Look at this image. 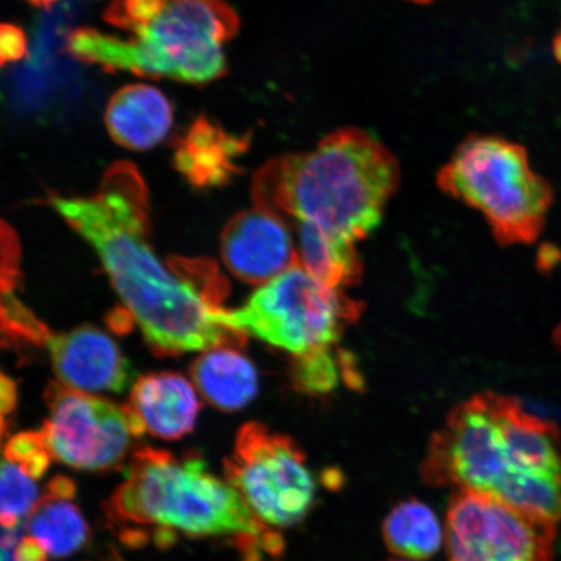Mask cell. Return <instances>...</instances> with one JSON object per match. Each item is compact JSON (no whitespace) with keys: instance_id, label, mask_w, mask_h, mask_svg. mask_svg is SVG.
I'll return each instance as SVG.
<instances>
[{"instance_id":"23","label":"cell","mask_w":561,"mask_h":561,"mask_svg":"<svg viewBox=\"0 0 561 561\" xmlns=\"http://www.w3.org/2000/svg\"><path fill=\"white\" fill-rule=\"evenodd\" d=\"M13 561H47V552L33 537L21 538L12 553Z\"/></svg>"},{"instance_id":"12","label":"cell","mask_w":561,"mask_h":561,"mask_svg":"<svg viewBox=\"0 0 561 561\" xmlns=\"http://www.w3.org/2000/svg\"><path fill=\"white\" fill-rule=\"evenodd\" d=\"M249 146V136L229 135L220 125L199 116L184 136L174 139L173 164L196 188L221 187L240 174L238 160Z\"/></svg>"},{"instance_id":"25","label":"cell","mask_w":561,"mask_h":561,"mask_svg":"<svg viewBox=\"0 0 561 561\" xmlns=\"http://www.w3.org/2000/svg\"><path fill=\"white\" fill-rule=\"evenodd\" d=\"M0 392H2V426L3 432L7 427V417H9L13 410H15L16 407V399H18V392H16V385L13 383L11 378L7 377L5 375H2V386H0Z\"/></svg>"},{"instance_id":"14","label":"cell","mask_w":561,"mask_h":561,"mask_svg":"<svg viewBox=\"0 0 561 561\" xmlns=\"http://www.w3.org/2000/svg\"><path fill=\"white\" fill-rule=\"evenodd\" d=\"M104 123L117 145L128 150H150L170 133L173 108L159 89L135 83L111 96Z\"/></svg>"},{"instance_id":"3","label":"cell","mask_w":561,"mask_h":561,"mask_svg":"<svg viewBox=\"0 0 561 561\" xmlns=\"http://www.w3.org/2000/svg\"><path fill=\"white\" fill-rule=\"evenodd\" d=\"M104 21L133 37L79 27L66 44L76 60L192 85L227 75L222 47L240 31V18L226 0H111Z\"/></svg>"},{"instance_id":"29","label":"cell","mask_w":561,"mask_h":561,"mask_svg":"<svg viewBox=\"0 0 561 561\" xmlns=\"http://www.w3.org/2000/svg\"><path fill=\"white\" fill-rule=\"evenodd\" d=\"M552 341L561 353V322L552 334Z\"/></svg>"},{"instance_id":"28","label":"cell","mask_w":561,"mask_h":561,"mask_svg":"<svg viewBox=\"0 0 561 561\" xmlns=\"http://www.w3.org/2000/svg\"><path fill=\"white\" fill-rule=\"evenodd\" d=\"M32 5L37 9L50 10L51 7L59 2V0H27Z\"/></svg>"},{"instance_id":"30","label":"cell","mask_w":561,"mask_h":561,"mask_svg":"<svg viewBox=\"0 0 561 561\" xmlns=\"http://www.w3.org/2000/svg\"><path fill=\"white\" fill-rule=\"evenodd\" d=\"M2 561H13L10 551L2 550Z\"/></svg>"},{"instance_id":"20","label":"cell","mask_w":561,"mask_h":561,"mask_svg":"<svg viewBox=\"0 0 561 561\" xmlns=\"http://www.w3.org/2000/svg\"><path fill=\"white\" fill-rule=\"evenodd\" d=\"M38 488L32 477L13 462L3 459L2 494H0V520L3 529H18L20 518L30 516L37 506Z\"/></svg>"},{"instance_id":"18","label":"cell","mask_w":561,"mask_h":561,"mask_svg":"<svg viewBox=\"0 0 561 561\" xmlns=\"http://www.w3.org/2000/svg\"><path fill=\"white\" fill-rule=\"evenodd\" d=\"M383 539L391 552L412 560L430 559L442 545V528L434 512L416 500L399 503L383 523Z\"/></svg>"},{"instance_id":"32","label":"cell","mask_w":561,"mask_h":561,"mask_svg":"<svg viewBox=\"0 0 561 561\" xmlns=\"http://www.w3.org/2000/svg\"><path fill=\"white\" fill-rule=\"evenodd\" d=\"M410 2L416 3V4H426L433 2V0H410Z\"/></svg>"},{"instance_id":"11","label":"cell","mask_w":561,"mask_h":561,"mask_svg":"<svg viewBox=\"0 0 561 561\" xmlns=\"http://www.w3.org/2000/svg\"><path fill=\"white\" fill-rule=\"evenodd\" d=\"M59 382L85 392H124L136 371L116 342L100 329L82 325L50 334L45 343Z\"/></svg>"},{"instance_id":"26","label":"cell","mask_w":561,"mask_h":561,"mask_svg":"<svg viewBox=\"0 0 561 561\" xmlns=\"http://www.w3.org/2000/svg\"><path fill=\"white\" fill-rule=\"evenodd\" d=\"M121 541L130 547V549H139V547H144L149 541V536L140 529H123Z\"/></svg>"},{"instance_id":"2","label":"cell","mask_w":561,"mask_h":561,"mask_svg":"<svg viewBox=\"0 0 561 561\" xmlns=\"http://www.w3.org/2000/svg\"><path fill=\"white\" fill-rule=\"evenodd\" d=\"M401 178L388 147L348 126L310 151L266 161L252 179L251 193L256 207L356 243L380 226Z\"/></svg>"},{"instance_id":"16","label":"cell","mask_w":561,"mask_h":561,"mask_svg":"<svg viewBox=\"0 0 561 561\" xmlns=\"http://www.w3.org/2000/svg\"><path fill=\"white\" fill-rule=\"evenodd\" d=\"M299 263L328 289L346 291L362 279L363 263L356 243L311 226H296Z\"/></svg>"},{"instance_id":"15","label":"cell","mask_w":561,"mask_h":561,"mask_svg":"<svg viewBox=\"0 0 561 561\" xmlns=\"http://www.w3.org/2000/svg\"><path fill=\"white\" fill-rule=\"evenodd\" d=\"M191 375L203 398L222 411L241 410L257 394L254 364L231 346L205 351L193 362Z\"/></svg>"},{"instance_id":"13","label":"cell","mask_w":561,"mask_h":561,"mask_svg":"<svg viewBox=\"0 0 561 561\" xmlns=\"http://www.w3.org/2000/svg\"><path fill=\"white\" fill-rule=\"evenodd\" d=\"M128 409L145 433L168 440L194 430L199 402L194 386L178 374H152L131 386Z\"/></svg>"},{"instance_id":"17","label":"cell","mask_w":561,"mask_h":561,"mask_svg":"<svg viewBox=\"0 0 561 561\" xmlns=\"http://www.w3.org/2000/svg\"><path fill=\"white\" fill-rule=\"evenodd\" d=\"M26 530L56 559L73 556L90 539L89 524L80 508L47 494L27 516Z\"/></svg>"},{"instance_id":"24","label":"cell","mask_w":561,"mask_h":561,"mask_svg":"<svg viewBox=\"0 0 561 561\" xmlns=\"http://www.w3.org/2000/svg\"><path fill=\"white\" fill-rule=\"evenodd\" d=\"M76 483L66 476H56L47 483L46 494L56 500L72 501L76 496Z\"/></svg>"},{"instance_id":"7","label":"cell","mask_w":561,"mask_h":561,"mask_svg":"<svg viewBox=\"0 0 561 561\" xmlns=\"http://www.w3.org/2000/svg\"><path fill=\"white\" fill-rule=\"evenodd\" d=\"M224 471L229 485L270 528H290L313 507L316 485L305 454L290 437L262 424L241 427Z\"/></svg>"},{"instance_id":"5","label":"cell","mask_w":561,"mask_h":561,"mask_svg":"<svg viewBox=\"0 0 561 561\" xmlns=\"http://www.w3.org/2000/svg\"><path fill=\"white\" fill-rule=\"evenodd\" d=\"M437 184L479 210L507 245L535 242L553 199L551 185L531 170L524 147L495 136L468 137L440 168Z\"/></svg>"},{"instance_id":"27","label":"cell","mask_w":561,"mask_h":561,"mask_svg":"<svg viewBox=\"0 0 561 561\" xmlns=\"http://www.w3.org/2000/svg\"><path fill=\"white\" fill-rule=\"evenodd\" d=\"M156 530L153 541H156L159 549H170V547L178 542V533L174 529L168 528V526H158Z\"/></svg>"},{"instance_id":"9","label":"cell","mask_w":561,"mask_h":561,"mask_svg":"<svg viewBox=\"0 0 561 561\" xmlns=\"http://www.w3.org/2000/svg\"><path fill=\"white\" fill-rule=\"evenodd\" d=\"M445 537L448 561H551L556 524L490 495L456 491Z\"/></svg>"},{"instance_id":"31","label":"cell","mask_w":561,"mask_h":561,"mask_svg":"<svg viewBox=\"0 0 561 561\" xmlns=\"http://www.w3.org/2000/svg\"><path fill=\"white\" fill-rule=\"evenodd\" d=\"M107 561H124V560L121 557H118L116 552H112V556L108 558Z\"/></svg>"},{"instance_id":"6","label":"cell","mask_w":561,"mask_h":561,"mask_svg":"<svg viewBox=\"0 0 561 561\" xmlns=\"http://www.w3.org/2000/svg\"><path fill=\"white\" fill-rule=\"evenodd\" d=\"M362 310L359 301L328 289L298 264L259 287L243 306L224 308L219 321L230 331L299 356L334 346Z\"/></svg>"},{"instance_id":"8","label":"cell","mask_w":561,"mask_h":561,"mask_svg":"<svg viewBox=\"0 0 561 561\" xmlns=\"http://www.w3.org/2000/svg\"><path fill=\"white\" fill-rule=\"evenodd\" d=\"M45 401L48 417L42 437L53 459L79 471L104 472L121 466L131 439L145 434L128 405L60 382L47 386Z\"/></svg>"},{"instance_id":"19","label":"cell","mask_w":561,"mask_h":561,"mask_svg":"<svg viewBox=\"0 0 561 561\" xmlns=\"http://www.w3.org/2000/svg\"><path fill=\"white\" fill-rule=\"evenodd\" d=\"M291 381L294 388L305 394L325 396L341 382L354 388L360 386L362 376L356 370L353 356L328 346L294 356Z\"/></svg>"},{"instance_id":"10","label":"cell","mask_w":561,"mask_h":561,"mask_svg":"<svg viewBox=\"0 0 561 561\" xmlns=\"http://www.w3.org/2000/svg\"><path fill=\"white\" fill-rule=\"evenodd\" d=\"M220 251L231 275L250 285L263 286L300 264L289 222L256 206L231 217L221 233Z\"/></svg>"},{"instance_id":"21","label":"cell","mask_w":561,"mask_h":561,"mask_svg":"<svg viewBox=\"0 0 561 561\" xmlns=\"http://www.w3.org/2000/svg\"><path fill=\"white\" fill-rule=\"evenodd\" d=\"M4 459L39 480L51 465L53 455L41 432H25L12 436L4 446Z\"/></svg>"},{"instance_id":"22","label":"cell","mask_w":561,"mask_h":561,"mask_svg":"<svg viewBox=\"0 0 561 561\" xmlns=\"http://www.w3.org/2000/svg\"><path fill=\"white\" fill-rule=\"evenodd\" d=\"M27 54V41L23 30L15 24L4 23L0 30V55L2 66L18 62Z\"/></svg>"},{"instance_id":"33","label":"cell","mask_w":561,"mask_h":561,"mask_svg":"<svg viewBox=\"0 0 561 561\" xmlns=\"http://www.w3.org/2000/svg\"><path fill=\"white\" fill-rule=\"evenodd\" d=\"M273 561H278V560H273Z\"/></svg>"},{"instance_id":"1","label":"cell","mask_w":561,"mask_h":561,"mask_svg":"<svg viewBox=\"0 0 561 561\" xmlns=\"http://www.w3.org/2000/svg\"><path fill=\"white\" fill-rule=\"evenodd\" d=\"M51 206L95 250L126 312L157 354L242 345L243 334L220 324L221 299L168 268L153 251L149 192L135 164L117 161L93 195L54 196Z\"/></svg>"},{"instance_id":"4","label":"cell","mask_w":561,"mask_h":561,"mask_svg":"<svg viewBox=\"0 0 561 561\" xmlns=\"http://www.w3.org/2000/svg\"><path fill=\"white\" fill-rule=\"evenodd\" d=\"M103 511L114 524H158L194 538L261 536L270 529L198 454L174 456L152 447L133 454L126 480Z\"/></svg>"}]
</instances>
